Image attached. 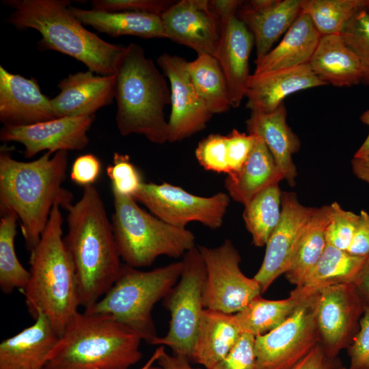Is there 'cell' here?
Returning <instances> with one entry per match:
<instances>
[{"label": "cell", "mask_w": 369, "mask_h": 369, "mask_svg": "<svg viewBox=\"0 0 369 369\" xmlns=\"http://www.w3.org/2000/svg\"><path fill=\"white\" fill-rule=\"evenodd\" d=\"M46 152L32 161L13 159L3 148L0 153L1 212H12L20 221L27 249L38 243L53 208L68 210L72 193L63 187L66 178L68 151L53 156Z\"/></svg>", "instance_id": "cell-1"}, {"label": "cell", "mask_w": 369, "mask_h": 369, "mask_svg": "<svg viewBox=\"0 0 369 369\" xmlns=\"http://www.w3.org/2000/svg\"><path fill=\"white\" fill-rule=\"evenodd\" d=\"M64 238L74 264L80 306L90 308L113 286L122 268L111 222L96 188L83 187L67 210Z\"/></svg>", "instance_id": "cell-2"}, {"label": "cell", "mask_w": 369, "mask_h": 369, "mask_svg": "<svg viewBox=\"0 0 369 369\" xmlns=\"http://www.w3.org/2000/svg\"><path fill=\"white\" fill-rule=\"evenodd\" d=\"M55 206L37 245L30 251L29 276L20 290L35 320L45 316L59 336L79 312L77 281L63 238V217Z\"/></svg>", "instance_id": "cell-3"}, {"label": "cell", "mask_w": 369, "mask_h": 369, "mask_svg": "<svg viewBox=\"0 0 369 369\" xmlns=\"http://www.w3.org/2000/svg\"><path fill=\"white\" fill-rule=\"evenodd\" d=\"M13 10L8 21L18 29L31 28L42 36L40 50L69 55L88 70L113 75L126 46L108 42L85 28L68 0H3Z\"/></svg>", "instance_id": "cell-4"}, {"label": "cell", "mask_w": 369, "mask_h": 369, "mask_svg": "<svg viewBox=\"0 0 369 369\" xmlns=\"http://www.w3.org/2000/svg\"><path fill=\"white\" fill-rule=\"evenodd\" d=\"M115 122L122 136L137 134L156 144L169 141L165 109L170 103L165 76L136 43L126 46L117 66Z\"/></svg>", "instance_id": "cell-5"}, {"label": "cell", "mask_w": 369, "mask_h": 369, "mask_svg": "<svg viewBox=\"0 0 369 369\" xmlns=\"http://www.w3.org/2000/svg\"><path fill=\"white\" fill-rule=\"evenodd\" d=\"M142 339L109 316L78 312L44 369H129L142 357Z\"/></svg>", "instance_id": "cell-6"}, {"label": "cell", "mask_w": 369, "mask_h": 369, "mask_svg": "<svg viewBox=\"0 0 369 369\" xmlns=\"http://www.w3.org/2000/svg\"><path fill=\"white\" fill-rule=\"evenodd\" d=\"M182 268L181 260L148 271L122 264L110 289L84 312L109 316L152 344L157 337L153 307L178 282Z\"/></svg>", "instance_id": "cell-7"}, {"label": "cell", "mask_w": 369, "mask_h": 369, "mask_svg": "<svg viewBox=\"0 0 369 369\" xmlns=\"http://www.w3.org/2000/svg\"><path fill=\"white\" fill-rule=\"evenodd\" d=\"M111 226L120 258L134 267L148 266L161 256L178 258L195 247L193 233L162 221L132 197L112 191Z\"/></svg>", "instance_id": "cell-8"}, {"label": "cell", "mask_w": 369, "mask_h": 369, "mask_svg": "<svg viewBox=\"0 0 369 369\" xmlns=\"http://www.w3.org/2000/svg\"><path fill=\"white\" fill-rule=\"evenodd\" d=\"M182 268L176 285L163 299L170 313L167 333L152 344L167 346L175 355L191 359L203 310L206 268L197 247L182 256Z\"/></svg>", "instance_id": "cell-9"}, {"label": "cell", "mask_w": 369, "mask_h": 369, "mask_svg": "<svg viewBox=\"0 0 369 369\" xmlns=\"http://www.w3.org/2000/svg\"><path fill=\"white\" fill-rule=\"evenodd\" d=\"M206 268L203 302L205 308L234 314L262 294L253 277L240 268L239 252L229 239L215 247L198 246Z\"/></svg>", "instance_id": "cell-10"}, {"label": "cell", "mask_w": 369, "mask_h": 369, "mask_svg": "<svg viewBox=\"0 0 369 369\" xmlns=\"http://www.w3.org/2000/svg\"><path fill=\"white\" fill-rule=\"evenodd\" d=\"M318 295L304 298L284 323L255 338L258 369H290L320 344Z\"/></svg>", "instance_id": "cell-11"}, {"label": "cell", "mask_w": 369, "mask_h": 369, "mask_svg": "<svg viewBox=\"0 0 369 369\" xmlns=\"http://www.w3.org/2000/svg\"><path fill=\"white\" fill-rule=\"evenodd\" d=\"M133 198L156 217L180 228L191 222L219 228L230 202V197L223 192L202 197L167 182H144Z\"/></svg>", "instance_id": "cell-12"}, {"label": "cell", "mask_w": 369, "mask_h": 369, "mask_svg": "<svg viewBox=\"0 0 369 369\" xmlns=\"http://www.w3.org/2000/svg\"><path fill=\"white\" fill-rule=\"evenodd\" d=\"M365 304L353 284H340L318 292L316 318L320 344L336 359L355 338Z\"/></svg>", "instance_id": "cell-13"}, {"label": "cell", "mask_w": 369, "mask_h": 369, "mask_svg": "<svg viewBox=\"0 0 369 369\" xmlns=\"http://www.w3.org/2000/svg\"><path fill=\"white\" fill-rule=\"evenodd\" d=\"M156 62L169 82V141H180L203 131L213 114L197 92L184 58L164 53Z\"/></svg>", "instance_id": "cell-14"}, {"label": "cell", "mask_w": 369, "mask_h": 369, "mask_svg": "<svg viewBox=\"0 0 369 369\" xmlns=\"http://www.w3.org/2000/svg\"><path fill=\"white\" fill-rule=\"evenodd\" d=\"M315 209L301 204L295 193L282 192L281 218L265 245L262 263L254 277L262 293L290 267L303 228Z\"/></svg>", "instance_id": "cell-15"}, {"label": "cell", "mask_w": 369, "mask_h": 369, "mask_svg": "<svg viewBox=\"0 0 369 369\" xmlns=\"http://www.w3.org/2000/svg\"><path fill=\"white\" fill-rule=\"evenodd\" d=\"M95 115L62 117L26 126H3L0 131L3 142L15 141L24 146V156L31 158L46 150H79L89 144L87 133Z\"/></svg>", "instance_id": "cell-16"}, {"label": "cell", "mask_w": 369, "mask_h": 369, "mask_svg": "<svg viewBox=\"0 0 369 369\" xmlns=\"http://www.w3.org/2000/svg\"><path fill=\"white\" fill-rule=\"evenodd\" d=\"M161 17L166 38L217 57L221 23L210 1H176Z\"/></svg>", "instance_id": "cell-17"}, {"label": "cell", "mask_w": 369, "mask_h": 369, "mask_svg": "<svg viewBox=\"0 0 369 369\" xmlns=\"http://www.w3.org/2000/svg\"><path fill=\"white\" fill-rule=\"evenodd\" d=\"M57 118L37 80L0 66V120L3 126H26Z\"/></svg>", "instance_id": "cell-18"}, {"label": "cell", "mask_w": 369, "mask_h": 369, "mask_svg": "<svg viewBox=\"0 0 369 369\" xmlns=\"http://www.w3.org/2000/svg\"><path fill=\"white\" fill-rule=\"evenodd\" d=\"M220 19L221 38L216 58L226 78L231 107H238L245 97L251 75L249 59L254 39L236 14Z\"/></svg>", "instance_id": "cell-19"}, {"label": "cell", "mask_w": 369, "mask_h": 369, "mask_svg": "<svg viewBox=\"0 0 369 369\" xmlns=\"http://www.w3.org/2000/svg\"><path fill=\"white\" fill-rule=\"evenodd\" d=\"M51 99L57 118L95 115L114 99L115 75H95L90 70L69 74L57 84Z\"/></svg>", "instance_id": "cell-20"}, {"label": "cell", "mask_w": 369, "mask_h": 369, "mask_svg": "<svg viewBox=\"0 0 369 369\" xmlns=\"http://www.w3.org/2000/svg\"><path fill=\"white\" fill-rule=\"evenodd\" d=\"M327 84L315 74L308 63L290 68L253 73L247 84L246 107L251 111L272 112L290 94Z\"/></svg>", "instance_id": "cell-21"}, {"label": "cell", "mask_w": 369, "mask_h": 369, "mask_svg": "<svg viewBox=\"0 0 369 369\" xmlns=\"http://www.w3.org/2000/svg\"><path fill=\"white\" fill-rule=\"evenodd\" d=\"M301 12V0L243 1L237 17L251 32L256 59L267 54L276 40L290 27Z\"/></svg>", "instance_id": "cell-22"}, {"label": "cell", "mask_w": 369, "mask_h": 369, "mask_svg": "<svg viewBox=\"0 0 369 369\" xmlns=\"http://www.w3.org/2000/svg\"><path fill=\"white\" fill-rule=\"evenodd\" d=\"M59 336L49 319L35 323L0 344V369H44Z\"/></svg>", "instance_id": "cell-23"}, {"label": "cell", "mask_w": 369, "mask_h": 369, "mask_svg": "<svg viewBox=\"0 0 369 369\" xmlns=\"http://www.w3.org/2000/svg\"><path fill=\"white\" fill-rule=\"evenodd\" d=\"M246 126L249 134L264 140L284 178L290 186H295L297 172L292 155L299 151L301 143L286 122L284 102L272 112L251 111Z\"/></svg>", "instance_id": "cell-24"}, {"label": "cell", "mask_w": 369, "mask_h": 369, "mask_svg": "<svg viewBox=\"0 0 369 369\" xmlns=\"http://www.w3.org/2000/svg\"><path fill=\"white\" fill-rule=\"evenodd\" d=\"M308 64L317 77L336 87H351L362 81L360 60L341 34L321 36Z\"/></svg>", "instance_id": "cell-25"}, {"label": "cell", "mask_w": 369, "mask_h": 369, "mask_svg": "<svg viewBox=\"0 0 369 369\" xmlns=\"http://www.w3.org/2000/svg\"><path fill=\"white\" fill-rule=\"evenodd\" d=\"M320 37L310 17L301 11L279 44L256 59L254 73L290 68L309 63Z\"/></svg>", "instance_id": "cell-26"}, {"label": "cell", "mask_w": 369, "mask_h": 369, "mask_svg": "<svg viewBox=\"0 0 369 369\" xmlns=\"http://www.w3.org/2000/svg\"><path fill=\"white\" fill-rule=\"evenodd\" d=\"M254 135L253 149L244 165L225 180L230 198L243 206L266 188L284 179L264 140Z\"/></svg>", "instance_id": "cell-27"}, {"label": "cell", "mask_w": 369, "mask_h": 369, "mask_svg": "<svg viewBox=\"0 0 369 369\" xmlns=\"http://www.w3.org/2000/svg\"><path fill=\"white\" fill-rule=\"evenodd\" d=\"M241 334L234 314L204 308L191 359L210 369L228 355Z\"/></svg>", "instance_id": "cell-28"}, {"label": "cell", "mask_w": 369, "mask_h": 369, "mask_svg": "<svg viewBox=\"0 0 369 369\" xmlns=\"http://www.w3.org/2000/svg\"><path fill=\"white\" fill-rule=\"evenodd\" d=\"M83 25L112 37L133 36L142 38H165L160 15L129 12H106L70 6Z\"/></svg>", "instance_id": "cell-29"}, {"label": "cell", "mask_w": 369, "mask_h": 369, "mask_svg": "<svg viewBox=\"0 0 369 369\" xmlns=\"http://www.w3.org/2000/svg\"><path fill=\"white\" fill-rule=\"evenodd\" d=\"M366 257L354 256L327 245L303 284L292 291L307 297L330 286L354 284Z\"/></svg>", "instance_id": "cell-30"}, {"label": "cell", "mask_w": 369, "mask_h": 369, "mask_svg": "<svg viewBox=\"0 0 369 369\" xmlns=\"http://www.w3.org/2000/svg\"><path fill=\"white\" fill-rule=\"evenodd\" d=\"M332 211L331 204L316 208L303 228L290 267L285 273L295 287L303 284L325 251Z\"/></svg>", "instance_id": "cell-31"}, {"label": "cell", "mask_w": 369, "mask_h": 369, "mask_svg": "<svg viewBox=\"0 0 369 369\" xmlns=\"http://www.w3.org/2000/svg\"><path fill=\"white\" fill-rule=\"evenodd\" d=\"M303 299L292 291L289 297L281 300L266 299L260 295L234 316L242 333L256 337L284 323Z\"/></svg>", "instance_id": "cell-32"}, {"label": "cell", "mask_w": 369, "mask_h": 369, "mask_svg": "<svg viewBox=\"0 0 369 369\" xmlns=\"http://www.w3.org/2000/svg\"><path fill=\"white\" fill-rule=\"evenodd\" d=\"M191 81L207 107L215 113H221L231 107L228 89L220 64L216 57L197 55L187 63Z\"/></svg>", "instance_id": "cell-33"}, {"label": "cell", "mask_w": 369, "mask_h": 369, "mask_svg": "<svg viewBox=\"0 0 369 369\" xmlns=\"http://www.w3.org/2000/svg\"><path fill=\"white\" fill-rule=\"evenodd\" d=\"M243 219L255 246H264L282 213V192L273 184L255 195L244 206Z\"/></svg>", "instance_id": "cell-34"}, {"label": "cell", "mask_w": 369, "mask_h": 369, "mask_svg": "<svg viewBox=\"0 0 369 369\" xmlns=\"http://www.w3.org/2000/svg\"><path fill=\"white\" fill-rule=\"evenodd\" d=\"M0 220V288L6 294L26 285L29 270L17 258L15 250L17 217L12 212H1Z\"/></svg>", "instance_id": "cell-35"}, {"label": "cell", "mask_w": 369, "mask_h": 369, "mask_svg": "<svg viewBox=\"0 0 369 369\" xmlns=\"http://www.w3.org/2000/svg\"><path fill=\"white\" fill-rule=\"evenodd\" d=\"M366 0H301V11L312 20L321 36L341 34Z\"/></svg>", "instance_id": "cell-36"}, {"label": "cell", "mask_w": 369, "mask_h": 369, "mask_svg": "<svg viewBox=\"0 0 369 369\" xmlns=\"http://www.w3.org/2000/svg\"><path fill=\"white\" fill-rule=\"evenodd\" d=\"M347 45L359 57L362 67V81L369 85V13L358 11L341 33Z\"/></svg>", "instance_id": "cell-37"}, {"label": "cell", "mask_w": 369, "mask_h": 369, "mask_svg": "<svg viewBox=\"0 0 369 369\" xmlns=\"http://www.w3.org/2000/svg\"><path fill=\"white\" fill-rule=\"evenodd\" d=\"M106 172L112 191L125 196L133 197L144 182L139 169L126 154L115 152L113 162Z\"/></svg>", "instance_id": "cell-38"}, {"label": "cell", "mask_w": 369, "mask_h": 369, "mask_svg": "<svg viewBox=\"0 0 369 369\" xmlns=\"http://www.w3.org/2000/svg\"><path fill=\"white\" fill-rule=\"evenodd\" d=\"M332 216L326 232L327 245L347 251L359 221V215L344 210L337 202L331 204Z\"/></svg>", "instance_id": "cell-39"}, {"label": "cell", "mask_w": 369, "mask_h": 369, "mask_svg": "<svg viewBox=\"0 0 369 369\" xmlns=\"http://www.w3.org/2000/svg\"><path fill=\"white\" fill-rule=\"evenodd\" d=\"M195 154L205 170L228 174L226 135H209L199 142Z\"/></svg>", "instance_id": "cell-40"}, {"label": "cell", "mask_w": 369, "mask_h": 369, "mask_svg": "<svg viewBox=\"0 0 369 369\" xmlns=\"http://www.w3.org/2000/svg\"><path fill=\"white\" fill-rule=\"evenodd\" d=\"M176 1L172 0H93L92 8L106 12H129L161 15Z\"/></svg>", "instance_id": "cell-41"}, {"label": "cell", "mask_w": 369, "mask_h": 369, "mask_svg": "<svg viewBox=\"0 0 369 369\" xmlns=\"http://www.w3.org/2000/svg\"><path fill=\"white\" fill-rule=\"evenodd\" d=\"M255 338L243 333L228 355L210 369H258Z\"/></svg>", "instance_id": "cell-42"}, {"label": "cell", "mask_w": 369, "mask_h": 369, "mask_svg": "<svg viewBox=\"0 0 369 369\" xmlns=\"http://www.w3.org/2000/svg\"><path fill=\"white\" fill-rule=\"evenodd\" d=\"M226 137L227 176L236 174L247 160L254 145L256 136L233 129Z\"/></svg>", "instance_id": "cell-43"}, {"label": "cell", "mask_w": 369, "mask_h": 369, "mask_svg": "<svg viewBox=\"0 0 369 369\" xmlns=\"http://www.w3.org/2000/svg\"><path fill=\"white\" fill-rule=\"evenodd\" d=\"M346 349L348 369H369V305H365L359 329Z\"/></svg>", "instance_id": "cell-44"}, {"label": "cell", "mask_w": 369, "mask_h": 369, "mask_svg": "<svg viewBox=\"0 0 369 369\" xmlns=\"http://www.w3.org/2000/svg\"><path fill=\"white\" fill-rule=\"evenodd\" d=\"M102 163L93 154L80 155L73 162L70 170V179L77 184L87 187L93 185L98 179Z\"/></svg>", "instance_id": "cell-45"}, {"label": "cell", "mask_w": 369, "mask_h": 369, "mask_svg": "<svg viewBox=\"0 0 369 369\" xmlns=\"http://www.w3.org/2000/svg\"><path fill=\"white\" fill-rule=\"evenodd\" d=\"M339 366L336 359L330 357L318 344L290 369H336Z\"/></svg>", "instance_id": "cell-46"}, {"label": "cell", "mask_w": 369, "mask_h": 369, "mask_svg": "<svg viewBox=\"0 0 369 369\" xmlns=\"http://www.w3.org/2000/svg\"><path fill=\"white\" fill-rule=\"evenodd\" d=\"M346 251L357 256L369 255V214L365 210L359 214L358 226Z\"/></svg>", "instance_id": "cell-47"}, {"label": "cell", "mask_w": 369, "mask_h": 369, "mask_svg": "<svg viewBox=\"0 0 369 369\" xmlns=\"http://www.w3.org/2000/svg\"><path fill=\"white\" fill-rule=\"evenodd\" d=\"M189 360L185 356L169 355L164 351L156 362L162 369H202L193 367Z\"/></svg>", "instance_id": "cell-48"}, {"label": "cell", "mask_w": 369, "mask_h": 369, "mask_svg": "<svg viewBox=\"0 0 369 369\" xmlns=\"http://www.w3.org/2000/svg\"><path fill=\"white\" fill-rule=\"evenodd\" d=\"M353 284L365 305H369V255Z\"/></svg>", "instance_id": "cell-49"}, {"label": "cell", "mask_w": 369, "mask_h": 369, "mask_svg": "<svg viewBox=\"0 0 369 369\" xmlns=\"http://www.w3.org/2000/svg\"><path fill=\"white\" fill-rule=\"evenodd\" d=\"M354 174L360 180L369 183V154L363 158H354L351 161Z\"/></svg>", "instance_id": "cell-50"}, {"label": "cell", "mask_w": 369, "mask_h": 369, "mask_svg": "<svg viewBox=\"0 0 369 369\" xmlns=\"http://www.w3.org/2000/svg\"><path fill=\"white\" fill-rule=\"evenodd\" d=\"M360 120L369 126V109L360 116ZM369 154V133L363 144L354 154V158H363Z\"/></svg>", "instance_id": "cell-51"}, {"label": "cell", "mask_w": 369, "mask_h": 369, "mask_svg": "<svg viewBox=\"0 0 369 369\" xmlns=\"http://www.w3.org/2000/svg\"><path fill=\"white\" fill-rule=\"evenodd\" d=\"M165 351V346H161L156 349L146 363L139 369H150L154 362H156L162 353Z\"/></svg>", "instance_id": "cell-52"}, {"label": "cell", "mask_w": 369, "mask_h": 369, "mask_svg": "<svg viewBox=\"0 0 369 369\" xmlns=\"http://www.w3.org/2000/svg\"><path fill=\"white\" fill-rule=\"evenodd\" d=\"M364 9L369 13V0H366Z\"/></svg>", "instance_id": "cell-53"}, {"label": "cell", "mask_w": 369, "mask_h": 369, "mask_svg": "<svg viewBox=\"0 0 369 369\" xmlns=\"http://www.w3.org/2000/svg\"><path fill=\"white\" fill-rule=\"evenodd\" d=\"M336 369H348V368H346V367H343L342 366H339L338 368H336Z\"/></svg>", "instance_id": "cell-54"}, {"label": "cell", "mask_w": 369, "mask_h": 369, "mask_svg": "<svg viewBox=\"0 0 369 369\" xmlns=\"http://www.w3.org/2000/svg\"><path fill=\"white\" fill-rule=\"evenodd\" d=\"M150 369H162V368L161 367L156 368V367L152 366Z\"/></svg>", "instance_id": "cell-55"}]
</instances>
